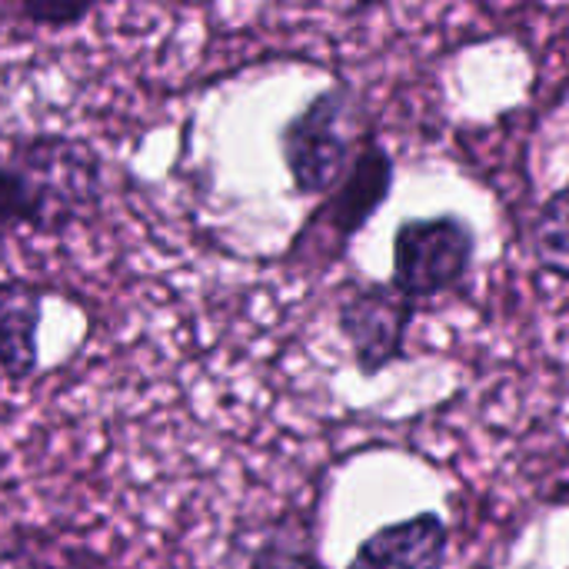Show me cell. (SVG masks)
Here are the masks:
<instances>
[{
	"mask_svg": "<svg viewBox=\"0 0 569 569\" xmlns=\"http://www.w3.org/2000/svg\"><path fill=\"white\" fill-rule=\"evenodd\" d=\"M103 160L67 133H30L0 153V223L63 233L100 210Z\"/></svg>",
	"mask_w": 569,
	"mask_h": 569,
	"instance_id": "1",
	"label": "cell"
},
{
	"mask_svg": "<svg viewBox=\"0 0 569 569\" xmlns=\"http://www.w3.org/2000/svg\"><path fill=\"white\" fill-rule=\"evenodd\" d=\"M393 187V160L390 153L367 140L357 160L350 163L343 183L313 210V217L300 227V233L290 243L293 263H327L337 260L347 247V240L367 227V220L377 213V207L390 197Z\"/></svg>",
	"mask_w": 569,
	"mask_h": 569,
	"instance_id": "2",
	"label": "cell"
},
{
	"mask_svg": "<svg viewBox=\"0 0 569 569\" xmlns=\"http://www.w3.org/2000/svg\"><path fill=\"white\" fill-rule=\"evenodd\" d=\"M347 117H350V93L343 87H333L317 93L280 130V153L297 193L320 197V193H333L343 183L353 163L350 160L353 137L347 133Z\"/></svg>",
	"mask_w": 569,
	"mask_h": 569,
	"instance_id": "3",
	"label": "cell"
},
{
	"mask_svg": "<svg viewBox=\"0 0 569 569\" xmlns=\"http://www.w3.org/2000/svg\"><path fill=\"white\" fill-rule=\"evenodd\" d=\"M473 230L460 217L407 220L393 237V287L410 300L453 290L473 263Z\"/></svg>",
	"mask_w": 569,
	"mask_h": 569,
	"instance_id": "4",
	"label": "cell"
},
{
	"mask_svg": "<svg viewBox=\"0 0 569 569\" xmlns=\"http://www.w3.org/2000/svg\"><path fill=\"white\" fill-rule=\"evenodd\" d=\"M337 317L340 333L353 347V360L367 377L403 360L413 300L400 293L393 283H363L347 290Z\"/></svg>",
	"mask_w": 569,
	"mask_h": 569,
	"instance_id": "5",
	"label": "cell"
},
{
	"mask_svg": "<svg viewBox=\"0 0 569 569\" xmlns=\"http://www.w3.org/2000/svg\"><path fill=\"white\" fill-rule=\"evenodd\" d=\"M43 287L0 280V387L23 383L40 370Z\"/></svg>",
	"mask_w": 569,
	"mask_h": 569,
	"instance_id": "6",
	"label": "cell"
},
{
	"mask_svg": "<svg viewBox=\"0 0 569 569\" xmlns=\"http://www.w3.org/2000/svg\"><path fill=\"white\" fill-rule=\"evenodd\" d=\"M450 550V530L437 513L390 523L377 530L347 569H443Z\"/></svg>",
	"mask_w": 569,
	"mask_h": 569,
	"instance_id": "7",
	"label": "cell"
},
{
	"mask_svg": "<svg viewBox=\"0 0 569 569\" xmlns=\"http://www.w3.org/2000/svg\"><path fill=\"white\" fill-rule=\"evenodd\" d=\"M533 250L543 270L569 280V187L540 207L533 220Z\"/></svg>",
	"mask_w": 569,
	"mask_h": 569,
	"instance_id": "8",
	"label": "cell"
},
{
	"mask_svg": "<svg viewBox=\"0 0 569 569\" xmlns=\"http://www.w3.org/2000/svg\"><path fill=\"white\" fill-rule=\"evenodd\" d=\"M93 13H97V3H90V0H17V3H0V20H17V23H30V27H50V30L80 27Z\"/></svg>",
	"mask_w": 569,
	"mask_h": 569,
	"instance_id": "9",
	"label": "cell"
},
{
	"mask_svg": "<svg viewBox=\"0 0 569 569\" xmlns=\"http://www.w3.org/2000/svg\"><path fill=\"white\" fill-rule=\"evenodd\" d=\"M10 553H13V533H0V569H10Z\"/></svg>",
	"mask_w": 569,
	"mask_h": 569,
	"instance_id": "10",
	"label": "cell"
}]
</instances>
